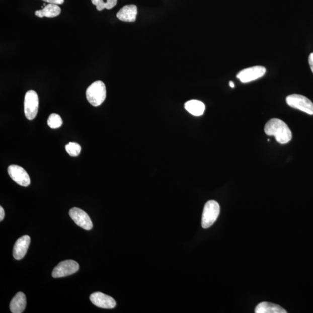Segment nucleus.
Returning <instances> with one entry per match:
<instances>
[{"label": "nucleus", "instance_id": "nucleus-20", "mask_svg": "<svg viewBox=\"0 0 313 313\" xmlns=\"http://www.w3.org/2000/svg\"><path fill=\"white\" fill-rule=\"evenodd\" d=\"M44 2L48 4H52V5H63L64 0H43Z\"/></svg>", "mask_w": 313, "mask_h": 313}, {"label": "nucleus", "instance_id": "nucleus-2", "mask_svg": "<svg viewBox=\"0 0 313 313\" xmlns=\"http://www.w3.org/2000/svg\"><path fill=\"white\" fill-rule=\"evenodd\" d=\"M88 101L94 106L101 105L106 98V86L102 81H97L88 88L86 91Z\"/></svg>", "mask_w": 313, "mask_h": 313}, {"label": "nucleus", "instance_id": "nucleus-12", "mask_svg": "<svg viewBox=\"0 0 313 313\" xmlns=\"http://www.w3.org/2000/svg\"><path fill=\"white\" fill-rule=\"evenodd\" d=\"M137 14V7L135 5H127L118 11L117 17L118 20L126 22H133L136 20Z\"/></svg>", "mask_w": 313, "mask_h": 313}, {"label": "nucleus", "instance_id": "nucleus-13", "mask_svg": "<svg viewBox=\"0 0 313 313\" xmlns=\"http://www.w3.org/2000/svg\"><path fill=\"white\" fill-rule=\"evenodd\" d=\"M26 306V297L25 293L20 292L14 297L10 303V310L13 313H22Z\"/></svg>", "mask_w": 313, "mask_h": 313}, {"label": "nucleus", "instance_id": "nucleus-18", "mask_svg": "<svg viewBox=\"0 0 313 313\" xmlns=\"http://www.w3.org/2000/svg\"><path fill=\"white\" fill-rule=\"evenodd\" d=\"M47 123L49 127L52 129L58 128L62 126L63 121L58 114L52 113L49 116Z\"/></svg>", "mask_w": 313, "mask_h": 313}, {"label": "nucleus", "instance_id": "nucleus-22", "mask_svg": "<svg viewBox=\"0 0 313 313\" xmlns=\"http://www.w3.org/2000/svg\"><path fill=\"white\" fill-rule=\"evenodd\" d=\"M5 210H4L3 208L2 207H0V220L2 221L4 218H5Z\"/></svg>", "mask_w": 313, "mask_h": 313}, {"label": "nucleus", "instance_id": "nucleus-1", "mask_svg": "<svg viewBox=\"0 0 313 313\" xmlns=\"http://www.w3.org/2000/svg\"><path fill=\"white\" fill-rule=\"evenodd\" d=\"M265 132L266 135L274 136L277 142L286 144L291 141L292 132L287 124L278 118H272L265 125Z\"/></svg>", "mask_w": 313, "mask_h": 313}, {"label": "nucleus", "instance_id": "nucleus-21", "mask_svg": "<svg viewBox=\"0 0 313 313\" xmlns=\"http://www.w3.org/2000/svg\"><path fill=\"white\" fill-rule=\"evenodd\" d=\"M308 63L313 73V53H310L308 56Z\"/></svg>", "mask_w": 313, "mask_h": 313}, {"label": "nucleus", "instance_id": "nucleus-19", "mask_svg": "<svg viewBox=\"0 0 313 313\" xmlns=\"http://www.w3.org/2000/svg\"><path fill=\"white\" fill-rule=\"evenodd\" d=\"M67 153L72 156H77L81 152L82 147L77 143L69 142L65 146Z\"/></svg>", "mask_w": 313, "mask_h": 313}, {"label": "nucleus", "instance_id": "nucleus-14", "mask_svg": "<svg viewBox=\"0 0 313 313\" xmlns=\"http://www.w3.org/2000/svg\"><path fill=\"white\" fill-rule=\"evenodd\" d=\"M256 313H287V311L279 305L263 301L256 307Z\"/></svg>", "mask_w": 313, "mask_h": 313}, {"label": "nucleus", "instance_id": "nucleus-15", "mask_svg": "<svg viewBox=\"0 0 313 313\" xmlns=\"http://www.w3.org/2000/svg\"><path fill=\"white\" fill-rule=\"evenodd\" d=\"M60 13L61 9L58 5L48 4L43 9L36 11L35 15L39 18H54L58 16Z\"/></svg>", "mask_w": 313, "mask_h": 313}, {"label": "nucleus", "instance_id": "nucleus-23", "mask_svg": "<svg viewBox=\"0 0 313 313\" xmlns=\"http://www.w3.org/2000/svg\"><path fill=\"white\" fill-rule=\"evenodd\" d=\"M229 86H230V87L231 88H234V84L232 82H229Z\"/></svg>", "mask_w": 313, "mask_h": 313}, {"label": "nucleus", "instance_id": "nucleus-17", "mask_svg": "<svg viewBox=\"0 0 313 313\" xmlns=\"http://www.w3.org/2000/svg\"><path fill=\"white\" fill-rule=\"evenodd\" d=\"M91 1L94 5L96 6L97 10L99 11L104 9H112L117 4V0H91Z\"/></svg>", "mask_w": 313, "mask_h": 313}, {"label": "nucleus", "instance_id": "nucleus-7", "mask_svg": "<svg viewBox=\"0 0 313 313\" xmlns=\"http://www.w3.org/2000/svg\"><path fill=\"white\" fill-rule=\"evenodd\" d=\"M266 72V69L265 67L255 66L240 71L237 75V77L242 83H247L262 77L265 74Z\"/></svg>", "mask_w": 313, "mask_h": 313}, {"label": "nucleus", "instance_id": "nucleus-9", "mask_svg": "<svg viewBox=\"0 0 313 313\" xmlns=\"http://www.w3.org/2000/svg\"><path fill=\"white\" fill-rule=\"evenodd\" d=\"M9 175L13 180L22 186H28L30 184L29 175L24 169L17 165H11L8 169Z\"/></svg>", "mask_w": 313, "mask_h": 313}, {"label": "nucleus", "instance_id": "nucleus-10", "mask_svg": "<svg viewBox=\"0 0 313 313\" xmlns=\"http://www.w3.org/2000/svg\"><path fill=\"white\" fill-rule=\"evenodd\" d=\"M90 300L95 306L104 308H113L116 306V302L112 297L100 292L91 294Z\"/></svg>", "mask_w": 313, "mask_h": 313}, {"label": "nucleus", "instance_id": "nucleus-6", "mask_svg": "<svg viewBox=\"0 0 313 313\" xmlns=\"http://www.w3.org/2000/svg\"><path fill=\"white\" fill-rule=\"evenodd\" d=\"M79 269V265L77 262L66 260L59 263L53 269L52 276L53 278L66 277L77 272Z\"/></svg>", "mask_w": 313, "mask_h": 313}, {"label": "nucleus", "instance_id": "nucleus-4", "mask_svg": "<svg viewBox=\"0 0 313 313\" xmlns=\"http://www.w3.org/2000/svg\"><path fill=\"white\" fill-rule=\"evenodd\" d=\"M287 104L291 108L298 109L313 115V104L307 98L298 94L290 95L286 98Z\"/></svg>", "mask_w": 313, "mask_h": 313}, {"label": "nucleus", "instance_id": "nucleus-3", "mask_svg": "<svg viewBox=\"0 0 313 313\" xmlns=\"http://www.w3.org/2000/svg\"><path fill=\"white\" fill-rule=\"evenodd\" d=\"M220 213V206L217 202L210 200L206 202L202 212L201 226L208 228L215 222Z\"/></svg>", "mask_w": 313, "mask_h": 313}, {"label": "nucleus", "instance_id": "nucleus-8", "mask_svg": "<svg viewBox=\"0 0 313 313\" xmlns=\"http://www.w3.org/2000/svg\"><path fill=\"white\" fill-rule=\"evenodd\" d=\"M69 215L79 226L87 230H90L93 228V224L90 217L82 209L76 207L70 209Z\"/></svg>", "mask_w": 313, "mask_h": 313}, {"label": "nucleus", "instance_id": "nucleus-11", "mask_svg": "<svg viewBox=\"0 0 313 313\" xmlns=\"http://www.w3.org/2000/svg\"><path fill=\"white\" fill-rule=\"evenodd\" d=\"M31 239L29 236H24L19 239L15 244L13 256L17 260L24 258L28 250Z\"/></svg>", "mask_w": 313, "mask_h": 313}, {"label": "nucleus", "instance_id": "nucleus-5", "mask_svg": "<svg viewBox=\"0 0 313 313\" xmlns=\"http://www.w3.org/2000/svg\"><path fill=\"white\" fill-rule=\"evenodd\" d=\"M39 99L36 91L30 90L27 92L24 102L25 116L29 120H32L37 116L39 110Z\"/></svg>", "mask_w": 313, "mask_h": 313}, {"label": "nucleus", "instance_id": "nucleus-16", "mask_svg": "<svg viewBox=\"0 0 313 313\" xmlns=\"http://www.w3.org/2000/svg\"><path fill=\"white\" fill-rule=\"evenodd\" d=\"M185 108L192 115L200 116L204 114L205 107L203 103L200 101L191 100L186 103Z\"/></svg>", "mask_w": 313, "mask_h": 313}]
</instances>
